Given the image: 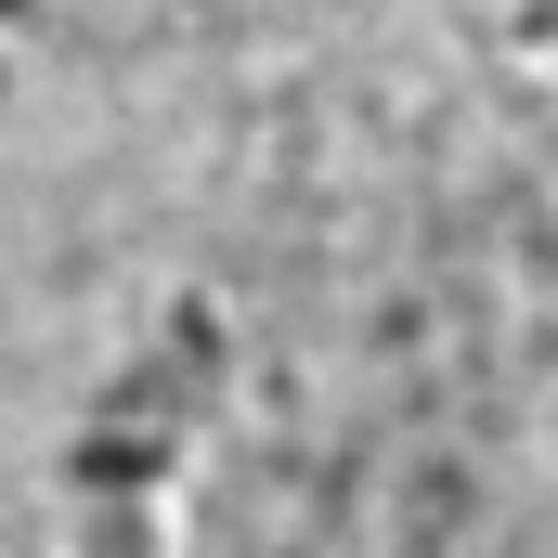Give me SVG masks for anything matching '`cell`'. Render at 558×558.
Wrapping results in <instances>:
<instances>
[{
  "instance_id": "obj_1",
  "label": "cell",
  "mask_w": 558,
  "mask_h": 558,
  "mask_svg": "<svg viewBox=\"0 0 558 558\" xmlns=\"http://www.w3.org/2000/svg\"><path fill=\"white\" fill-rule=\"evenodd\" d=\"M182 428H195V338L169 364H143L92 428V481H78V546L65 558H169V494H182Z\"/></svg>"
}]
</instances>
